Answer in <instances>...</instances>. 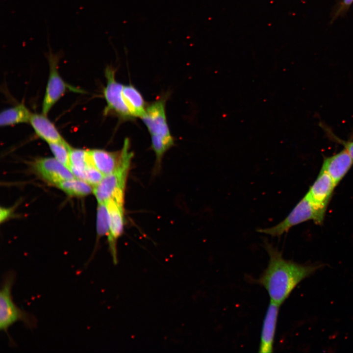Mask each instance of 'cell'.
<instances>
[{"mask_svg":"<svg viewBox=\"0 0 353 353\" xmlns=\"http://www.w3.org/2000/svg\"><path fill=\"white\" fill-rule=\"evenodd\" d=\"M269 260L257 282L267 291L270 301L280 305L302 280L322 267V264H301L285 259L281 252L264 242Z\"/></svg>","mask_w":353,"mask_h":353,"instance_id":"6da1fadb","label":"cell"},{"mask_svg":"<svg viewBox=\"0 0 353 353\" xmlns=\"http://www.w3.org/2000/svg\"><path fill=\"white\" fill-rule=\"evenodd\" d=\"M166 98H160L146 107L142 117L151 135V148L156 155L155 166L160 167L165 153L174 144L165 113Z\"/></svg>","mask_w":353,"mask_h":353,"instance_id":"7a4b0ae2","label":"cell"},{"mask_svg":"<svg viewBox=\"0 0 353 353\" xmlns=\"http://www.w3.org/2000/svg\"><path fill=\"white\" fill-rule=\"evenodd\" d=\"M15 278L14 271L7 272L3 276L0 292V330L8 335L12 345L13 341L8 333L10 326L22 322L27 328L32 329L37 325L35 317L20 309L13 300L11 292Z\"/></svg>","mask_w":353,"mask_h":353,"instance_id":"3957f363","label":"cell"},{"mask_svg":"<svg viewBox=\"0 0 353 353\" xmlns=\"http://www.w3.org/2000/svg\"><path fill=\"white\" fill-rule=\"evenodd\" d=\"M123 146L125 152L120 165L112 173L104 176L94 187L93 192L98 203L105 202L111 198L125 199L126 183L133 152L130 150L128 138H125Z\"/></svg>","mask_w":353,"mask_h":353,"instance_id":"277c9868","label":"cell"},{"mask_svg":"<svg viewBox=\"0 0 353 353\" xmlns=\"http://www.w3.org/2000/svg\"><path fill=\"white\" fill-rule=\"evenodd\" d=\"M326 210L313 204L304 196L281 222L271 227L259 228L257 231L273 237H278L287 232L293 227L309 220H313L316 224H321L324 220Z\"/></svg>","mask_w":353,"mask_h":353,"instance_id":"5b68a950","label":"cell"},{"mask_svg":"<svg viewBox=\"0 0 353 353\" xmlns=\"http://www.w3.org/2000/svg\"><path fill=\"white\" fill-rule=\"evenodd\" d=\"M105 76L106 84L102 93L106 105L104 114H113L123 120L134 118L124 102L122 96L124 85L116 81L114 69L111 67H107Z\"/></svg>","mask_w":353,"mask_h":353,"instance_id":"8992f818","label":"cell"},{"mask_svg":"<svg viewBox=\"0 0 353 353\" xmlns=\"http://www.w3.org/2000/svg\"><path fill=\"white\" fill-rule=\"evenodd\" d=\"M50 73L42 104V113L47 115L67 90L82 92L64 81L58 71V58L50 53L48 56Z\"/></svg>","mask_w":353,"mask_h":353,"instance_id":"52a82bcc","label":"cell"},{"mask_svg":"<svg viewBox=\"0 0 353 353\" xmlns=\"http://www.w3.org/2000/svg\"><path fill=\"white\" fill-rule=\"evenodd\" d=\"M107 208L110 225L108 241L110 253L114 264L118 263L117 242L123 233L125 224L124 202L110 199L105 202Z\"/></svg>","mask_w":353,"mask_h":353,"instance_id":"ba28073f","label":"cell"},{"mask_svg":"<svg viewBox=\"0 0 353 353\" xmlns=\"http://www.w3.org/2000/svg\"><path fill=\"white\" fill-rule=\"evenodd\" d=\"M34 166L37 173L52 184L57 185L62 181L76 178L72 172L55 158H40Z\"/></svg>","mask_w":353,"mask_h":353,"instance_id":"9c48e42d","label":"cell"},{"mask_svg":"<svg viewBox=\"0 0 353 353\" xmlns=\"http://www.w3.org/2000/svg\"><path fill=\"white\" fill-rule=\"evenodd\" d=\"M336 186L329 175L321 169L305 196L316 206L326 209Z\"/></svg>","mask_w":353,"mask_h":353,"instance_id":"30bf717a","label":"cell"},{"mask_svg":"<svg viewBox=\"0 0 353 353\" xmlns=\"http://www.w3.org/2000/svg\"><path fill=\"white\" fill-rule=\"evenodd\" d=\"M125 148L117 151H108L101 149L87 150L92 165L104 176L112 173L120 165L124 156Z\"/></svg>","mask_w":353,"mask_h":353,"instance_id":"8fae6325","label":"cell"},{"mask_svg":"<svg viewBox=\"0 0 353 353\" xmlns=\"http://www.w3.org/2000/svg\"><path fill=\"white\" fill-rule=\"evenodd\" d=\"M279 306L270 301L262 325L258 351L259 353L273 352Z\"/></svg>","mask_w":353,"mask_h":353,"instance_id":"7c38bea8","label":"cell"},{"mask_svg":"<svg viewBox=\"0 0 353 353\" xmlns=\"http://www.w3.org/2000/svg\"><path fill=\"white\" fill-rule=\"evenodd\" d=\"M353 163L352 158L344 149L326 158L321 169L329 175L337 185L350 170Z\"/></svg>","mask_w":353,"mask_h":353,"instance_id":"4fadbf2b","label":"cell"},{"mask_svg":"<svg viewBox=\"0 0 353 353\" xmlns=\"http://www.w3.org/2000/svg\"><path fill=\"white\" fill-rule=\"evenodd\" d=\"M29 123L36 134L48 144L67 142L46 115L32 113Z\"/></svg>","mask_w":353,"mask_h":353,"instance_id":"5bb4252c","label":"cell"},{"mask_svg":"<svg viewBox=\"0 0 353 353\" xmlns=\"http://www.w3.org/2000/svg\"><path fill=\"white\" fill-rule=\"evenodd\" d=\"M122 96L133 117L142 118L145 113L146 107L144 99L139 91L132 85H124Z\"/></svg>","mask_w":353,"mask_h":353,"instance_id":"9a60e30c","label":"cell"},{"mask_svg":"<svg viewBox=\"0 0 353 353\" xmlns=\"http://www.w3.org/2000/svg\"><path fill=\"white\" fill-rule=\"evenodd\" d=\"M32 113L23 103L2 110L0 114V126H5L29 122Z\"/></svg>","mask_w":353,"mask_h":353,"instance_id":"2e32d148","label":"cell"},{"mask_svg":"<svg viewBox=\"0 0 353 353\" xmlns=\"http://www.w3.org/2000/svg\"><path fill=\"white\" fill-rule=\"evenodd\" d=\"M90 165L87 151L71 149L69 169L76 178L84 180L85 171Z\"/></svg>","mask_w":353,"mask_h":353,"instance_id":"e0dca14e","label":"cell"},{"mask_svg":"<svg viewBox=\"0 0 353 353\" xmlns=\"http://www.w3.org/2000/svg\"><path fill=\"white\" fill-rule=\"evenodd\" d=\"M56 185L71 196H85L93 191L90 184L76 177L62 181Z\"/></svg>","mask_w":353,"mask_h":353,"instance_id":"ac0fdd59","label":"cell"},{"mask_svg":"<svg viewBox=\"0 0 353 353\" xmlns=\"http://www.w3.org/2000/svg\"><path fill=\"white\" fill-rule=\"evenodd\" d=\"M97 229L99 236H108L110 231L109 218L106 203H98Z\"/></svg>","mask_w":353,"mask_h":353,"instance_id":"d6986e66","label":"cell"},{"mask_svg":"<svg viewBox=\"0 0 353 353\" xmlns=\"http://www.w3.org/2000/svg\"><path fill=\"white\" fill-rule=\"evenodd\" d=\"M48 144L55 158L69 169L70 151L72 148L70 146L67 142L51 143Z\"/></svg>","mask_w":353,"mask_h":353,"instance_id":"ffe728a7","label":"cell"},{"mask_svg":"<svg viewBox=\"0 0 353 353\" xmlns=\"http://www.w3.org/2000/svg\"><path fill=\"white\" fill-rule=\"evenodd\" d=\"M104 176L95 167L90 165L85 171L84 180L95 187L101 182Z\"/></svg>","mask_w":353,"mask_h":353,"instance_id":"44dd1931","label":"cell"},{"mask_svg":"<svg viewBox=\"0 0 353 353\" xmlns=\"http://www.w3.org/2000/svg\"><path fill=\"white\" fill-rule=\"evenodd\" d=\"M336 140L340 141L341 143L344 146V149L347 151L353 160V141L345 142L340 140H337V139Z\"/></svg>","mask_w":353,"mask_h":353,"instance_id":"7402d4cb","label":"cell"},{"mask_svg":"<svg viewBox=\"0 0 353 353\" xmlns=\"http://www.w3.org/2000/svg\"><path fill=\"white\" fill-rule=\"evenodd\" d=\"M11 210L8 208H0V222L5 221L10 215Z\"/></svg>","mask_w":353,"mask_h":353,"instance_id":"603a6c76","label":"cell"}]
</instances>
